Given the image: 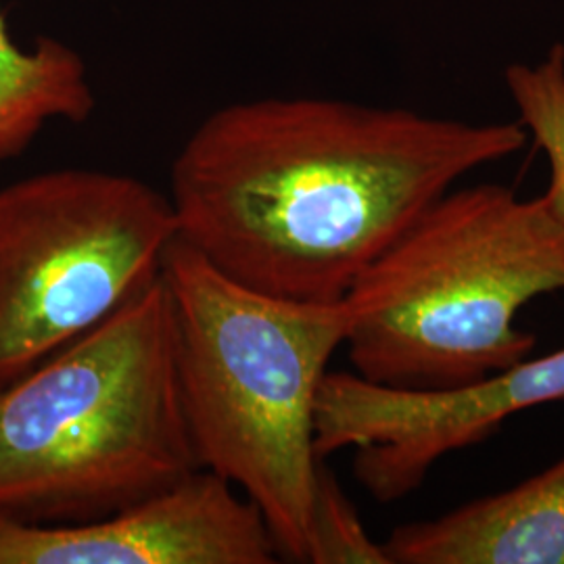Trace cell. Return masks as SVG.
I'll return each instance as SVG.
<instances>
[{"mask_svg": "<svg viewBox=\"0 0 564 564\" xmlns=\"http://www.w3.org/2000/svg\"><path fill=\"white\" fill-rule=\"evenodd\" d=\"M529 142L521 121H464L337 99L214 111L170 172L178 239L226 276L337 303L429 205Z\"/></svg>", "mask_w": 564, "mask_h": 564, "instance_id": "1", "label": "cell"}, {"mask_svg": "<svg viewBox=\"0 0 564 564\" xmlns=\"http://www.w3.org/2000/svg\"><path fill=\"white\" fill-rule=\"evenodd\" d=\"M163 274L0 387V517L99 519L202 470L182 408Z\"/></svg>", "mask_w": 564, "mask_h": 564, "instance_id": "2", "label": "cell"}, {"mask_svg": "<svg viewBox=\"0 0 564 564\" xmlns=\"http://www.w3.org/2000/svg\"><path fill=\"white\" fill-rule=\"evenodd\" d=\"M564 291V226L542 195L454 186L345 295L356 375L400 389H454L531 358L524 305Z\"/></svg>", "mask_w": 564, "mask_h": 564, "instance_id": "3", "label": "cell"}, {"mask_svg": "<svg viewBox=\"0 0 564 564\" xmlns=\"http://www.w3.org/2000/svg\"><path fill=\"white\" fill-rule=\"evenodd\" d=\"M182 408L205 470L260 510L281 561H307L321 458L316 400L345 343V303L284 300L226 276L176 239L163 260Z\"/></svg>", "mask_w": 564, "mask_h": 564, "instance_id": "4", "label": "cell"}, {"mask_svg": "<svg viewBox=\"0 0 564 564\" xmlns=\"http://www.w3.org/2000/svg\"><path fill=\"white\" fill-rule=\"evenodd\" d=\"M170 197L105 170L63 167L0 188V387L93 330L162 276Z\"/></svg>", "mask_w": 564, "mask_h": 564, "instance_id": "5", "label": "cell"}, {"mask_svg": "<svg viewBox=\"0 0 564 564\" xmlns=\"http://www.w3.org/2000/svg\"><path fill=\"white\" fill-rule=\"evenodd\" d=\"M564 402V347L454 389H400L326 372L314 423L321 460L354 449V477L381 505L414 494L445 456L481 444L514 414Z\"/></svg>", "mask_w": 564, "mask_h": 564, "instance_id": "6", "label": "cell"}, {"mask_svg": "<svg viewBox=\"0 0 564 564\" xmlns=\"http://www.w3.org/2000/svg\"><path fill=\"white\" fill-rule=\"evenodd\" d=\"M260 510L209 470L99 519L0 517V564H272Z\"/></svg>", "mask_w": 564, "mask_h": 564, "instance_id": "7", "label": "cell"}, {"mask_svg": "<svg viewBox=\"0 0 564 564\" xmlns=\"http://www.w3.org/2000/svg\"><path fill=\"white\" fill-rule=\"evenodd\" d=\"M391 564H564V456L505 491L395 527Z\"/></svg>", "mask_w": 564, "mask_h": 564, "instance_id": "8", "label": "cell"}, {"mask_svg": "<svg viewBox=\"0 0 564 564\" xmlns=\"http://www.w3.org/2000/svg\"><path fill=\"white\" fill-rule=\"evenodd\" d=\"M97 107L80 55L55 39L23 48L0 13V160L25 153L51 121L82 123Z\"/></svg>", "mask_w": 564, "mask_h": 564, "instance_id": "9", "label": "cell"}, {"mask_svg": "<svg viewBox=\"0 0 564 564\" xmlns=\"http://www.w3.org/2000/svg\"><path fill=\"white\" fill-rule=\"evenodd\" d=\"M505 82L527 137L547 162L542 199L564 226V42H554L535 63H510Z\"/></svg>", "mask_w": 564, "mask_h": 564, "instance_id": "10", "label": "cell"}, {"mask_svg": "<svg viewBox=\"0 0 564 564\" xmlns=\"http://www.w3.org/2000/svg\"><path fill=\"white\" fill-rule=\"evenodd\" d=\"M312 564H391L360 512L324 460L316 466L307 519V561Z\"/></svg>", "mask_w": 564, "mask_h": 564, "instance_id": "11", "label": "cell"}]
</instances>
